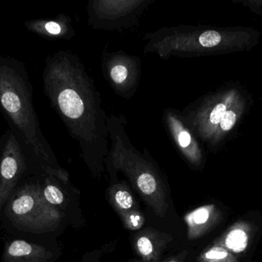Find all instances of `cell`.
I'll return each mask as SVG.
<instances>
[{
	"label": "cell",
	"mask_w": 262,
	"mask_h": 262,
	"mask_svg": "<svg viewBox=\"0 0 262 262\" xmlns=\"http://www.w3.org/2000/svg\"><path fill=\"white\" fill-rule=\"evenodd\" d=\"M12 223L25 230L43 231L59 223V212L45 200L39 188L21 189L9 204Z\"/></svg>",
	"instance_id": "cell-2"
},
{
	"label": "cell",
	"mask_w": 262,
	"mask_h": 262,
	"mask_svg": "<svg viewBox=\"0 0 262 262\" xmlns=\"http://www.w3.org/2000/svg\"><path fill=\"white\" fill-rule=\"evenodd\" d=\"M29 169L30 164L24 147L9 129L0 138V212Z\"/></svg>",
	"instance_id": "cell-3"
},
{
	"label": "cell",
	"mask_w": 262,
	"mask_h": 262,
	"mask_svg": "<svg viewBox=\"0 0 262 262\" xmlns=\"http://www.w3.org/2000/svg\"><path fill=\"white\" fill-rule=\"evenodd\" d=\"M137 249L139 252L144 257L152 256L154 248L152 241L148 237L141 236L137 240Z\"/></svg>",
	"instance_id": "cell-10"
},
{
	"label": "cell",
	"mask_w": 262,
	"mask_h": 262,
	"mask_svg": "<svg viewBox=\"0 0 262 262\" xmlns=\"http://www.w3.org/2000/svg\"><path fill=\"white\" fill-rule=\"evenodd\" d=\"M252 226L239 221L231 226L216 243L232 254H239L247 249L252 236Z\"/></svg>",
	"instance_id": "cell-5"
},
{
	"label": "cell",
	"mask_w": 262,
	"mask_h": 262,
	"mask_svg": "<svg viewBox=\"0 0 262 262\" xmlns=\"http://www.w3.org/2000/svg\"><path fill=\"white\" fill-rule=\"evenodd\" d=\"M220 219V212L214 205L202 206L186 215L190 238H198Z\"/></svg>",
	"instance_id": "cell-6"
},
{
	"label": "cell",
	"mask_w": 262,
	"mask_h": 262,
	"mask_svg": "<svg viewBox=\"0 0 262 262\" xmlns=\"http://www.w3.org/2000/svg\"><path fill=\"white\" fill-rule=\"evenodd\" d=\"M235 121H236V115L235 112L232 111H226L224 116L222 118L220 122L222 129L224 131L230 130L235 126Z\"/></svg>",
	"instance_id": "cell-13"
},
{
	"label": "cell",
	"mask_w": 262,
	"mask_h": 262,
	"mask_svg": "<svg viewBox=\"0 0 262 262\" xmlns=\"http://www.w3.org/2000/svg\"><path fill=\"white\" fill-rule=\"evenodd\" d=\"M115 201L123 209H129L133 206L132 196L127 191H118L115 194Z\"/></svg>",
	"instance_id": "cell-11"
},
{
	"label": "cell",
	"mask_w": 262,
	"mask_h": 262,
	"mask_svg": "<svg viewBox=\"0 0 262 262\" xmlns=\"http://www.w3.org/2000/svg\"><path fill=\"white\" fill-rule=\"evenodd\" d=\"M177 140H178L179 145H180V146H181L183 149H186V148L189 147L191 141H192L189 132L182 129V128H180V129H178V131H177Z\"/></svg>",
	"instance_id": "cell-15"
},
{
	"label": "cell",
	"mask_w": 262,
	"mask_h": 262,
	"mask_svg": "<svg viewBox=\"0 0 262 262\" xmlns=\"http://www.w3.org/2000/svg\"><path fill=\"white\" fill-rule=\"evenodd\" d=\"M226 112V107L224 104H218L211 112L209 115V121L213 125L218 124L221 122L222 118L224 116Z\"/></svg>",
	"instance_id": "cell-14"
},
{
	"label": "cell",
	"mask_w": 262,
	"mask_h": 262,
	"mask_svg": "<svg viewBox=\"0 0 262 262\" xmlns=\"http://www.w3.org/2000/svg\"><path fill=\"white\" fill-rule=\"evenodd\" d=\"M52 256L41 245L16 239L7 244L1 262H48Z\"/></svg>",
	"instance_id": "cell-4"
},
{
	"label": "cell",
	"mask_w": 262,
	"mask_h": 262,
	"mask_svg": "<svg viewBox=\"0 0 262 262\" xmlns=\"http://www.w3.org/2000/svg\"><path fill=\"white\" fill-rule=\"evenodd\" d=\"M168 262H177V261H168Z\"/></svg>",
	"instance_id": "cell-16"
},
{
	"label": "cell",
	"mask_w": 262,
	"mask_h": 262,
	"mask_svg": "<svg viewBox=\"0 0 262 262\" xmlns=\"http://www.w3.org/2000/svg\"><path fill=\"white\" fill-rule=\"evenodd\" d=\"M0 111L23 144L31 167L52 173V152L40 130L27 70L9 57L0 56Z\"/></svg>",
	"instance_id": "cell-1"
},
{
	"label": "cell",
	"mask_w": 262,
	"mask_h": 262,
	"mask_svg": "<svg viewBox=\"0 0 262 262\" xmlns=\"http://www.w3.org/2000/svg\"><path fill=\"white\" fill-rule=\"evenodd\" d=\"M199 262H238L233 254L215 244L200 255Z\"/></svg>",
	"instance_id": "cell-7"
},
{
	"label": "cell",
	"mask_w": 262,
	"mask_h": 262,
	"mask_svg": "<svg viewBox=\"0 0 262 262\" xmlns=\"http://www.w3.org/2000/svg\"><path fill=\"white\" fill-rule=\"evenodd\" d=\"M128 75V71H127L126 66L122 65H117L112 68L111 71V76L112 80L117 84H121L124 83Z\"/></svg>",
	"instance_id": "cell-12"
},
{
	"label": "cell",
	"mask_w": 262,
	"mask_h": 262,
	"mask_svg": "<svg viewBox=\"0 0 262 262\" xmlns=\"http://www.w3.org/2000/svg\"><path fill=\"white\" fill-rule=\"evenodd\" d=\"M221 40L220 34L216 31L213 30L206 31L199 37L200 45L206 48H212L218 46Z\"/></svg>",
	"instance_id": "cell-9"
},
{
	"label": "cell",
	"mask_w": 262,
	"mask_h": 262,
	"mask_svg": "<svg viewBox=\"0 0 262 262\" xmlns=\"http://www.w3.org/2000/svg\"><path fill=\"white\" fill-rule=\"evenodd\" d=\"M42 195L45 200L51 206H59L64 200L61 191L53 185H47L43 189Z\"/></svg>",
	"instance_id": "cell-8"
}]
</instances>
